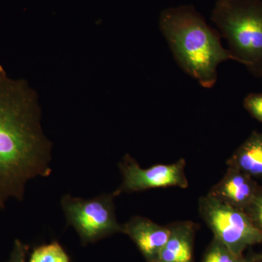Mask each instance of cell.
<instances>
[{
    "instance_id": "13",
    "label": "cell",
    "mask_w": 262,
    "mask_h": 262,
    "mask_svg": "<svg viewBox=\"0 0 262 262\" xmlns=\"http://www.w3.org/2000/svg\"><path fill=\"white\" fill-rule=\"evenodd\" d=\"M245 212L255 227L262 234V185L258 189V192L252 203L246 208Z\"/></svg>"
},
{
    "instance_id": "5",
    "label": "cell",
    "mask_w": 262,
    "mask_h": 262,
    "mask_svg": "<svg viewBox=\"0 0 262 262\" xmlns=\"http://www.w3.org/2000/svg\"><path fill=\"white\" fill-rule=\"evenodd\" d=\"M198 212L214 238L236 254L244 255L250 246L262 244V234L245 211L207 194L199 198Z\"/></svg>"
},
{
    "instance_id": "9",
    "label": "cell",
    "mask_w": 262,
    "mask_h": 262,
    "mask_svg": "<svg viewBox=\"0 0 262 262\" xmlns=\"http://www.w3.org/2000/svg\"><path fill=\"white\" fill-rule=\"evenodd\" d=\"M168 227V241L154 262H194V239L199 225L184 221L173 222Z\"/></svg>"
},
{
    "instance_id": "3",
    "label": "cell",
    "mask_w": 262,
    "mask_h": 262,
    "mask_svg": "<svg viewBox=\"0 0 262 262\" xmlns=\"http://www.w3.org/2000/svg\"><path fill=\"white\" fill-rule=\"evenodd\" d=\"M211 20L225 38L232 61L262 77V0H217Z\"/></svg>"
},
{
    "instance_id": "8",
    "label": "cell",
    "mask_w": 262,
    "mask_h": 262,
    "mask_svg": "<svg viewBox=\"0 0 262 262\" xmlns=\"http://www.w3.org/2000/svg\"><path fill=\"white\" fill-rule=\"evenodd\" d=\"M122 233L127 234L143 255L146 262H154L166 244L170 229L145 217H132L122 225Z\"/></svg>"
},
{
    "instance_id": "12",
    "label": "cell",
    "mask_w": 262,
    "mask_h": 262,
    "mask_svg": "<svg viewBox=\"0 0 262 262\" xmlns=\"http://www.w3.org/2000/svg\"><path fill=\"white\" fill-rule=\"evenodd\" d=\"M29 262H70V258L61 245L54 241L36 248Z\"/></svg>"
},
{
    "instance_id": "2",
    "label": "cell",
    "mask_w": 262,
    "mask_h": 262,
    "mask_svg": "<svg viewBox=\"0 0 262 262\" xmlns=\"http://www.w3.org/2000/svg\"><path fill=\"white\" fill-rule=\"evenodd\" d=\"M158 22L179 67L202 87L213 88L218 80L219 66L232 60L218 30L211 28L191 5L165 8Z\"/></svg>"
},
{
    "instance_id": "14",
    "label": "cell",
    "mask_w": 262,
    "mask_h": 262,
    "mask_svg": "<svg viewBox=\"0 0 262 262\" xmlns=\"http://www.w3.org/2000/svg\"><path fill=\"white\" fill-rule=\"evenodd\" d=\"M244 106L251 117L262 122V93H252L245 97Z\"/></svg>"
},
{
    "instance_id": "1",
    "label": "cell",
    "mask_w": 262,
    "mask_h": 262,
    "mask_svg": "<svg viewBox=\"0 0 262 262\" xmlns=\"http://www.w3.org/2000/svg\"><path fill=\"white\" fill-rule=\"evenodd\" d=\"M52 147L36 94L0 66V211L23 201L29 181L51 176Z\"/></svg>"
},
{
    "instance_id": "15",
    "label": "cell",
    "mask_w": 262,
    "mask_h": 262,
    "mask_svg": "<svg viewBox=\"0 0 262 262\" xmlns=\"http://www.w3.org/2000/svg\"><path fill=\"white\" fill-rule=\"evenodd\" d=\"M29 250L28 245L24 244L20 239H15L9 260L7 262H26Z\"/></svg>"
},
{
    "instance_id": "16",
    "label": "cell",
    "mask_w": 262,
    "mask_h": 262,
    "mask_svg": "<svg viewBox=\"0 0 262 262\" xmlns=\"http://www.w3.org/2000/svg\"><path fill=\"white\" fill-rule=\"evenodd\" d=\"M262 262V261H261Z\"/></svg>"
},
{
    "instance_id": "10",
    "label": "cell",
    "mask_w": 262,
    "mask_h": 262,
    "mask_svg": "<svg viewBox=\"0 0 262 262\" xmlns=\"http://www.w3.org/2000/svg\"><path fill=\"white\" fill-rule=\"evenodd\" d=\"M227 165L262 182V132L253 131L227 160Z\"/></svg>"
},
{
    "instance_id": "6",
    "label": "cell",
    "mask_w": 262,
    "mask_h": 262,
    "mask_svg": "<svg viewBox=\"0 0 262 262\" xmlns=\"http://www.w3.org/2000/svg\"><path fill=\"white\" fill-rule=\"evenodd\" d=\"M186 165V160L182 158L172 164H158L143 168L127 154L119 163L122 175L121 185L113 193L117 196L122 193L143 192L158 188L187 189L189 182L185 173Z\"/></svg>"
},
{
    "instance_id": "7",
    "label": "cell",
    "mask_w": 262,
    "mask_h": 262,
    "mask_svg": "<svg viewBox=\"0 0 262 262\" xmlns=\"http://www.w3.org/2000/svg\"><path fill=\"white\" fill-rule=\"evenodd\" d=\"M260 187L257 181L247 174L227 167L223 178L211 187L208 194L225 204L245 211L252 203Z\"/></svg>"
},
{
    "instance_id": "11",
    "label": "cell",
    "mask_w": 262,
    "mask_h": 262,
    "mask_svg": "<svg viewBox=\"0 0 262 262\" xmlns=\"http://www.w3.org/2000/svg\"><path fill=\"white\" fill-rule=\"evenodd\" d=\"M262 253L245 256L232 252L227 246L213 237L207 248L202 262H261Z\"/></svg>"
},
{
    "instance_id": "4",
    "label": "cell",
    "mask_w": 262,
    "mask_h": 262,
    "mask_svg": "<svg viewBox=\"0 0 262 262\" xmlns=\"http://www.w3.org/2000/svg\"><path fill=\"white\" fill-rule=\"evenodd\" d=\"M114 193L83 199L67 194L61 198L67 223L75 228L82 245L94 244L118 232L122 225L115 213Z\"/></svg>"
}]
</instances>
